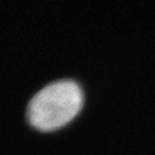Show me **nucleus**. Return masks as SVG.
Here are the masks:
<instances>
[{"label":"nucleus","mask_w":155,"mask_h":155,"mask_svg":"<svg viewBox=\"0 0 155 155\" xmlns=\"http://www.w3.org/2000/svg\"><path fill=\"white\" fill-rule=\"evenodd\" d=\"M83 104V92L73 80H59L40 90L29 101L27 116L34 127L52 130L74 117Z\"/></svg>","instance_id":"obj_1"}]
</instances>
